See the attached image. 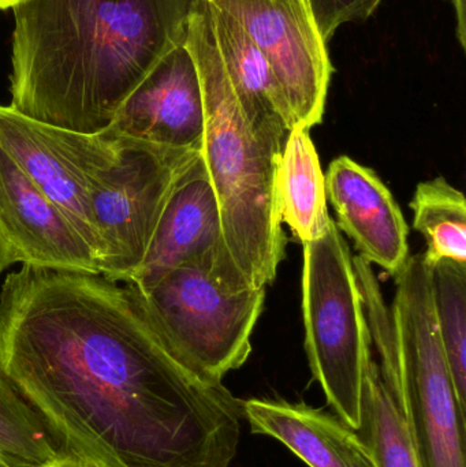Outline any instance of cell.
Segmentation results:
<instances>
[{
  "instance_id": "obj_26",
  "label": "cell",
  "mask_w": 466,
  "mask_h": 467,
  "mask_svg": "<svg viewBox=\"0 0 466 467\" xmlns=\"http://www.w3.org/2000/svg\"><path fill=\"white\" fill-rule=\"evenodd\" d=\"M0 467H8L7 465H5V462H3L2 460H0Z\"/></svg>"
},
{
  "instance_id": "obj_9",
  "label": "cell",
  "mask_w": 466,
  "mask_h": 467,
  "mask_svg": "<svg viewBox=\"0 0 466 467\" xmlns=\"http://www.w3.org/2000/svg\"><path fill=\"white\" fill-rule=\"evenodd\" d=\"M234 16L262 51L295 126L322 123L333 66L308 0H207Z\"/></svg>"
},
{
  "instance_id": "obj_22",
  "label": "cell",
  "mask_w": 466,
  "mask_h": 467,
  "mask_svg": "<svg viewBox=\"0 0 466 467\" xmlns=\"http://www.w3.org/2000/svg\"><path fill=\"white\" fill-rule=\"evenodd\" d=\"M453 5L456 11V35L459 38L460 46L462 49L466 48V0H448Z\"/></svg>"
},
{
  "instance_id": "obj_11",
  "label": "cell",
  "mask_w": 466,
  "mask_h": 467,
  "mask_svg": "<svg viewBox=\"0 0 466 467\" xmlns=\"http://www.w3.org/2000/svg\"><path fill=\"white\" fill-rule=\"evenodd\" d=\"M0 229L16 264L101 274L100 257L0 147Z\"/></svg>"
},
{
  "instance_id": "obj_16",
  "label": "cell",
  "mask_w": 466,
  "mask_h": 467,
  "mask_svg": "<svg viewBox=\"0 0 466 467\" xmlns=\"http://www.w3.org/2000/svg\"><path fill=\"white\" fill-rule=\"evenodd\" d=\"M276 200L282 223L305 244L322 238L328 215L326 178L309 130L295 126L285 140L276 171Z\"/></svg>"
},
{
  "instance_id": "obj_25",
  "label": "cell",
  "mask_w": 466,
  "mask_h": 467,
  "mask_svg": "<svg viewBox=\"0 0 466 467\" xmlns=\"http://www.w3.org/2000/svg\"><path fill=\"white\" fill-rule=\"evenodd\" d=\"M25 0H0V10H8V8L16 7Z\"/></svg>"
},
{
  "instance_id": "obj_20",
  "label": "cell",
  "mask_w": 466,
  "mask_h": 467,
  "mask_svg": "<svg viewBox=\"0 0 466 467\" xmlns=\"http://www.w3.org/2000/svg\"><path fill=\"white\" fill-rule=\"evenodd\" d=\"M438 334L460 409L466 414V264H429Z\"/></svg>"
},
{
  "instance_id": "obj_4",
  "label": "cell",
  "mask_w": 466,
  "mask_h": 467,
  "mask_svg": "<svg viewBox=\"0 0 466 467\" xmlns=\"http://www.w3.org/2000/svg\"><path fill=\"white\" fill-rule=\"evenodd\" d=\"M303 313L312 378L336 416L357 430L372 346L353 257L334 221L322 238L304 244Z\"/></svg>"
},
{
  "instance_id": "obj_8",
  "label": "cell",
  "mask_w": 466,
  "mask_h": 467,
  "mask_svg": "<svg viewBox=\"0 0 466 467\" xmlns=\"http://www.w3.org/2000/svg\"><path fill=\"white\" fill-rule=\"evenodd\" d=\"M0 147L65 213L101 263L90 194L100 175L119 161L122 140L47 125L0 104Z\"/></svg>"
},
{
  "instance_id": "obj_2",
  "label": "cell",
  "mask_w": 466,
  "mask_h": 467,
  "mask_svg": "<svg viewBox=\"0 0 466 467\" xmlns=\"http://www.w3.org/2000/svg\"><path fill=\"white\" fill-rule=\"evenodd\" d=\"M200 0H25L13 8L11 103L78 133L109 128L188 37Z\"/></svg>"
},
{
  "instance_id": "obj_13",
  "label": "cell",
  "mask_w": 466,
  "mask_h": 467,
  "mask_svg": "<svg viewBox=\"0 0 466 467\" xmlns=\"http://www.w3.org/2000/svg\"><path fill=\"white\" fill-rule=\"evenodd\" d=\"M325 178L337 227L355 242L361 258L396 276L409 257V230L388 186L347 156L331 161Z\"/></svg>"
},
{
  "instance_id": "obj_7",
  "label": "cell",
  "mask_w": 466,
  "mask_h": 467,
  "mask_svg": "<svg viewBox=\"0 0 466 467\" xmlns=\"http://www.w3.org/2000/svg\"><path fill=\"white\" fill-rule=\"evenodd\" d=\"M119 161L90 194L103 246L101 275L126 283L141 265L170 194L199 150L123 139Z\"/></svg>"
},
{
  "instance_id": "obj_3",
  "label": "cell",
  "mask_w": 466,
  "mask_h": 467,
  "mask_svg": "<svg viewBox=\"0 0 466 467\" xmlns=\"http://www.w3.org/2000/svg\"><path fill=\"white\" fill-rule=\"evenodd\" d=\"M185 46L202 84L200 156L218 199L227 257L248 287H267L286 253L276 200L284 144L263 139L246 120L219 57L204 0L192 14Z\"/></svg>"
},
{
  "instance_id": "obj_18",
  "label": "cell",
  "mask_w": 466,
  "mask_h": 467,
  "mask_svg": "<svg viewBox=\"0 0 466 467\" xmlns=\"http://www.w3.org/2000/svg\"><path fill=\"white\" fill-rule=\"evenodd\" d=\"M410 208L413 227L426 239L427 263L450 260L466 264V202L445 178L419 183Z\"/></svg>"
},
{
  "instance_id": "obj_10",
  "label": "cell",
  "mask_w": 466,
  "mask_h": 467,
  "mask_svg": "<svg viewBox=\"0 0 466 467\" xmlns=\"http://www.w3.org/2000/svg\"><path fill=\"white\" fill-rule=\"evenodd\" d=\"M191 264L226 290L251 288L227 257L218 199L200 155L175 183L144 260L126 283L147 294L172 269Z\"/></svg>"
},
{
  "instance_id": "obj_24",
  "label": "cell",
  "mask_w": 466,
  "mask_h": 467,
  "mask_svg": "<svg viewBox=\"0 0 466 467\" xmlns=\"http://www.w3.org/2000/svg\"><path fill=\"white\" fill-rule=\"evenodd\" d=\"M14 264H16V261L13 250H11L5 234L0 229V276L8 266L14 265Z\"/></svg>"
},
{
  "instance_id": "obj_5",
  "label": "cell",
  "mask_w": 466,
  "mask_h": 467,
  "mask_svg": "<svg viewBox=\"0 0 466 467\" xmlns=\"http://www.w3.org/2000/svg\"><path fill=\"white\" fill-rule=\"evenodd\" d=\"M393 317L407 386V424L421 467H466L460 409L438 334L430 265L409 255L396 275Z\"/></svg>"
},
{
  "instance_id": "obj_14",
  "label": "cell",
  "mask_w": 466,
  "mask_h": 467,
  "mask_svg": "<svg viewBox=\"0 0 466 467\" xmlns=\"http://www.w3.org/2000/svg\"><path fill=\"white\" fill-rule=\"evenodd\" d=\"M254 435L281 441L309 467H379L357 431L338 416L284 400H243Z\"/></svg>"
},
{
  "instance_id": "obj_23",
  "label": "cell",
  "mask_w": 466,
  "mask_h": 467,
  "mask_svg": "<svg viewBox=\"0 0 466 467\" xmlns=\"http://www.w3.org/2000/svg\"><path fill=\"white\" fill-rule=\"evenodd\" d=\"M41 467H104L96 461L89 460V458L82 457L78 454H68L66 457L59 458L48 465Z\"/></svg>"
},
{
  "instance_id": "obj_15",
  "label": "cell",
  "mask_w": 466,
  "mask_h": 467,
  "mask_svg": "<svg viewBox=\"0 0 466 467\" xmlns=\"http://www.w3.org/2000/svg\"><path fill=\"white\" fill-rule=\"evenodd\" d=\"M204 2L219 57L246 120L263 139L285 144L295 118L267 59L234 16Z\"/></svg>"
},
{
  "instance_id": "obj_12",
  "label": "cell",
  "mask_w": 466,
  "mask_h": 467,
  "mask_svg": "<svg viewBox=\"0 0 466 467\" xmlns=\"http://www.w3.org/2000/svg\"><path fill=\"white\" fill-rule=\"evenodd\" d=\"M103 133L200 152L204 101L199 71L185 44L150 71Z\"/></svg>"
},
{
  "instance_id": "obj_17",
  "label": "cell",
  "mask_w": 466,
  "mask_h": 467,
  "mask_svg": "<svg viewBox=\"0 0 466 467\" xmlns=\"http://www.w3.org/2000/svg\"><path fill=\"white\" fill-rule=\"evenodd\" d=\"M379 467H421L409 428L380 378L372 353L364 372L361 421L357 428Z\"/></svg>"
},
{
  "instance_id": "obj_21",
  "label": "cell",
  "mask_w": 466,
  "mask_h": 467,
  "mask_svg": "<svg viewBox=\"0 0 466 467\" xmlns=\"http://www.w3.org/2000/svg\"><path fill=\"white\" fill-rule=\"evenodd\" d=\"M382 2L383 0H308L317 27L327 43L342 25L366 21Z\"/></svg>"
},
{
  "instance_id": "obj_1",
  "label": "cell",
  "mask_w": 466,
  "mask_h": 467,
  "mask_svg": "<svg viewBox=\"0 0 466 467\" xmlns=\"http://www.w3.org/2000/svg\"><path fill=\"white\" fill-rule=\"evenodd\" d=\"M0 373L104 467H230L243 400L185 367L130 283L22 265L0 291Z\"/></svg>"
},
{
  "instance_id": "obj_19",
  "label": "cell",
  "mask_w": 466,
  "mask_h": 467,
  "mask_svg": "<svg viewBox=\"0 0 466 467\" xmlns=\"http://www.w3.org/2000/svg\"><path fill=\"white\" fill-rule=\"evenodd\" d=\"M76 454L0 373V460L8 467H41Z\"/></svg>"
},
{
  "instance_id": "obj_6",
  "label": "cell",
  "mask_w": 466,
  "mask_h": 467,
  "mask_svg": "<svg viewBox=\"0 0 466 467\" xmlns=\"http://www.w3.org/2000/svg\"><path fill=\"white\" fill-rule=\"evenodd\" d=\"M142 296L182 364L200 378L222 383L248 361L265 287L226 290L191 264L172 269Z\"/></svg>"
}]
</instances>
